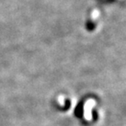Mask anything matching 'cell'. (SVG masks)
I'll list each match as a JSON object with an SVG mask.
<instances>
[{"instance_id": "1", "label": "cell", "mask_w": 126, "mask_h": 126, "mask_svg": "<svg viewBox=\"0 0 126 126\" xmlns=\"http://www.w3.org/2000/svg\"><path fill=\"white\" fill-rule=\"evenodd\" d=\"M83 102H80V104H79V106H77L76 110H75V115H76L77 116H81V114H82V109H83V105H82Z\"/></svg>"}]
</instances>
